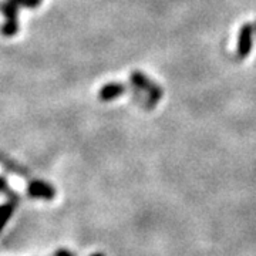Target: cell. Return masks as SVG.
I'll return each mask as SVG.
<instances>
[{
	"label": "cell",
	"mask_w": 256,
	"mask_h": 256,
	"mask_svg": "<svg viewBox=\"0 0 256 256\" xmlns=\"http://www.w3.org/2000/svg\"><path fill=\"white\" fill-rule=\"evenodd\" d=\"M28 192L32 198L46 200V201H50L56 196L54 186H52L50 184L44 182V181H37V180L28 184Z\"/></svg>",
	"instance_id": "obj_1"
},
{
	"label": "cell",
	"mask_w": 256,
	"mask_h": 256,
	"mask_svg": "<svg viewBox=\"0 0 256 256\" xmlns=\"http://www.w3.org/2000/svg\"><path fill=\"white\" fill-rule=\"evenodd\" d=\"M131 82H132L134 86H137L140 88H144V90H146V92H150V97H151L150 100H151V102H154V104H156V101L162 96L160 87H156V84H152V82H150L142 73L134 72V73L131 74Z\"/></svg>",
	"instance_id": "obj_2"
},
{
	"label": "cell",
	"mask_w": 256,
	"mask_h": 256,
	"mask_svg": "<svg viewBox=\"0 0 256 256\" xmlns=\"http://www.w3.org/2000/svg\"><path fill=\"white\" fill-rule=\"evenodd\" d=\"M126 92H127V87L124 84H121V82H108V84L101 87L98 97H100L101 101H111L120 97V96H122Z\"/></svg>",
	"instance_id": "obj_3"
},
{
	"label": "cell",
	"mask_w": 256,
	"mask_h": 256,
	"mask_svg": "<svg viewBox=\"0 0 256 256\" xmlns=\"http://www.w3.org/2000/svg\"><path fill=\"white\" fill-rule=\"evenodd\" d=\"M0 13L8 18V20H18V8L16 4L10 3L9 0L0 3Z\"/></svg>",
	"instance_id": "obj_4"
},
{
	"label": "cell",
	"mask_w": 256,
	"mask_h": 256,
	"mask_svg": "<svg viewBox=\"0 0 256 256\" xmlns=\"http://www.w3.org/2000/svg\"><path fill=\"white\" fill-rule=\"evenodd\" d=\"M13 210H14V208H13L12 204L0 205V232L8 225V222H9L12 215H13Z\"/></svg>",
	"instance_id": "obj_5"
},
{
	"label": "cell",
	"mask_w": 256,
	"mask_h": 256,
	"mask_svg": "<svg viewBox=\"0 0 256 256\" xmlns=\"http://www.w3.org/2000/svg\"><path fill=\"white\" fill-rule=\"evenodd\" d=\"M18 32V20H6L3 23V26L0 28V33L2 36L12 37L14 36Z\"/></svg>",
	"instance_id": "obj_6"
},
{
	"label": "cell",
	"mask_w": 256,
	"mask_h": 256,
	"mask_svg": "<svg viewBox=\"0 0 256 256\" xmlns=\"http://www.w3.org/2000/svg\"><path fill=\"white\" fill-rule=\"evenodd\" d=\"M9 2L13 3V4H16L18 8L24 6V8H30V9H34V8L42 4V0H9Z\"/></svg>",
	"instance_id": "obj_7"
},
{
	"label": "cell",
	"mask_w": 256,
	"mask_h": 256,
	"mask_svg": "<svg viewBox=\"0 0 256 256\" xmlns=\"http://www.w3.org/2000/svg\"><path fill=\"white\" fill-rule=\"evenodd\" d=\"M54 256H76V255H74L72 250H68V249H58V250L54 254Z\"/></svg>",
	"instance_id": "obj_8"
},
{
	"label": "cell",
	"mask_w": 256,
	"mask_h": 256,
	"mask_svg": "<svg viewBox=\"0 0 256 256\" xmlns=\"http://www.w3.org/2000/svg\"><path fill=\"white\" fill-rule=\"evenodd\" d=\"M90 256H106V255H104V254H101V252H97V254H92V255Z\"/></svg>",
	"instance_id": "obj_9"
}]
</instances>
